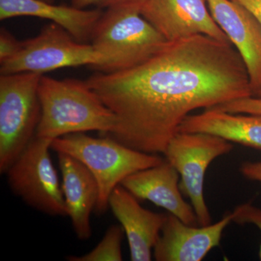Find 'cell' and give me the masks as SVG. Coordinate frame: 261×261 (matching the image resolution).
<instances>
[{
  "mask_svg": "<svg viewBox=\"0 0 261 261\" xmlns=\"http://www.w3.org/2000/svg\"><path fill=\"white\" fill-rule=\"evenodd\" d=\"M87 82L116 116L106 135L150 154L163 153L192 111L252 96L236 48L205 35L168 42L142 64Z\"/></svg>",
  "mask_w": 261,
  "mask_h": 261,
  "instance_id": "cell-1",
  "label": "cell"
},
{
  "mask_svg": "<svg viewBox=\"0 0 261 261\" xmlns=\"http://www.w3.org/2000/svg\"><path fill=\"white\" fill-rule=\"evenodd\" d=\"M41 116L36 137L55 140L86 132L111 133L116 125L114 113L89 87L87 81L58 80L42 75L39 85Z\"/></svg>",
  "mask_w": 261,
  "mask_h": 261,
  "instance_id": "cell-2",
  "label": "cell"
},
{
  "mask_svg": "<svg viewBox=\"0 0 261 261\" xmlns=\"http://www.w3.org/2000/svg\"><path fill=\"white\" fill-rule=\"evenodd\" d=\"M91 44L102 56V73L129 69L142 64L166 47L168 41L135 6L108 8L94 27Z\"/></svg>",
  "mask_w": 261,
  "mask_h": 261,
  "instance_id": "cell-3",
  "label": "cell"
},
{
  "mask_svg": "<svg viewBox=\"0 0 261 261\" xmlns=\"http://www.w3.org/2000/svg\"><path fill=\"white\" fill-rule=\"evenodd\" d=\"M51 149L75 158L92 173L99 187L95 209L99 214L107 210L111 193L127 176L164 161L156 154L130 148L107 135L94 138L84 133L70 134L53 140Z\"/></svg>",
  "mask_w": 261,
  "mask_h": 261,
  "instance_id": "cell-4",
  "label": "cell"
},
{
  "mask_svg": "<svg viewBox=\"0 0 261 261\" xmlns=\"http://www.w3.org/2000/svg\"><path fill=\"white\" fill-rule=\"evenodd\" d=\"M41 74L0 75V172L7 170L35 136L41 116Z\"/></svg>",
  "mask_w": 261,
  "mask_h": 261,
  "instance_id": "cell-5",
  "label": "cell"
},
{
  "mask_svg": "<svg viewBox=\"0 0 261 261\" xmlns=\"http://www.w3.org/2000/svg\"><path fill=\"white\" fill-rule=\"evenodd\" d=\"M102 56L91 44L80 42L58 24L45 25L35 37L22 42L20 50L3 63L1 74L44 73L68 67L89 65L97 69Z\"/></svg>",
  "mask_w": 261,
  "mask_h": 261,
  "instance_id": "cell-6",
  "label": "cell"
},
{
  "mask_svg": "<svg viewBox=\"0 0 261 261\" xmlns=\"http://www.w3.org/2000/svg\"><path fill=\"white\" fill-rule=\"evenodd\" d=\"M51 142L34 136L5 173L12 191L25 203L46 214L68 216L62 186L49 153Z\"/></svg>",
  "mask_w": 261,
  "mask_h": 261,
  "instance_id": "cell-7",
  "label": "cell"
},
{
  "mask_svg": "<svg viewBox=\"0 0 261 261\" xmlns=\"http://www.w3.org/2000/svg\"><path fill=\"white\" fill-rule=\"evenodd\" d=\"M229 141L205 133L178 132L168 142L163 154L181 176V192L191 201L199 226L211 224V216L204 198V178L211 162L229 153Z\"/></svg>",
  "mask_w": 261,
  "mask_h": 261,
  "instance_id": "cell-8",
  "label": "cell"
},
{
  "mask_svg": "<svg viewBox=\"0 0 261 261\" xmlns=\"http://www.w3.org/2000/svg\"><path fill=\"white\" fill-rule=\"evenodd\" d=\"M207 5V0H147L141 14L168 42L205 35L231 42L215 21Z\"/></svg>",
  "mask_w": 261,
  "mask_h": 261,
  "instance_id": "cell-9",
  "label": "cell"
},
{
  "mask_svg": "<svg viewBox=\"0 0 261 261\" xmlns=\"http://www.w3.org/2000/svg\"><path fill=\"white\" fill-rule=\"evenodd\" d=\"M215 21L243 58L252 97H261V24L246 8L233 0H207Z\"/></svg>",
  "mask_w": 261,
  "mask_h": 261,
  "instance_id": "cell-10",
  "label": "cell"
},
{
  "mask_svg": "<svg viewBox=\"0 0 261 261\" xmlns=\"http://www.w3.org/2000/svg\"><path fill=\"white\" fill-rule=\"evenodd\" d=\"M232 221V214L219 222L205 226H190L174 215L167 214L154 247L158 261H201L214 247L219 246L225 228Z\"/></svg>",
  "mask_w": 261,
  "mask_h": 261,
  "instance_id": "cell-11",
  "label": "cell"
},
{
  "mask_svg": "<svg viewBox=\"0 0 261 261\" xmlns=\"http://www.w3.org/2000/svg\"><path fill=\"white\" fill-rule=\"evenodd\" d=\"M179 173L166 161L127 176L121 185L136 198L150 201L174 215L185 224L198 226L193 207L182 197Z\"/></svg>",
  "mask_w": 261,
  "mask_h": 261,
  "instance_id": "cell-12",
  "label": "cell"
},
{
  "mask_svg": "<svg viewBox=\"0 0 261 261\" xmlns=\"http://www.w3.org/2000/svg\"><path fill=\"white\" fill-rule=\"evenodd\" d=\"M135 196L121 185L114 189L109 207L126 233L132 261H149L167 214L144 208Z\"/></svg>",
  "mask_w": 261,
  "mask_h": 261,
  "instance_id": "cell-13",
  "label": "cell"
},
{
  "mask_svg": "<svg viewBox=\"0 0 261 261\" xmlns=\"http://www.w3.org/2000/svg\"><path fill=\"white\" fill-rule=\"evenodd\" d=\"M58 154L68 216L77 238L89 240L92 235L91 214L95 210L99 199L97 182L80 161L68 154Z\"/></svg>",
  "mask_w": 261,
  "mask_h": 261,
  "instance_id": "cell-14",
  "label": "cell"
},
{
  "mask_svg": "<svg viewBox=\"0 0 261 261\" xmlns=\"http://www.w3.org/2000/svg\"><path fill=\"white\" fill-rule=\"evenodd\" d=\"M102 13V10L98 8L81 9L44 0H0V20L20 16L46 19L61 25L75 40L84 43L90 41Z\"/></svg>",
  "mask_w": 261,
  "mask_h": 261,
  "instance_id": "cell-15",
  "label": "cell"
},
{
  "mask_svg": "<svg viewBox=\"0 0 261 261\" xmlns=\"http://www.w3.org/2000/svg\"><path fill=\"white\" fill-rule=\"evenodd\" d=\"M178 132L210 134L261 150V114L231 113L209 108L187 116Z\"/></svg>",
  "mask_w": 261,
  "mask_h": 261,
  "instance_id": "cell-16",
  "label": "cell"
},
{
  "mask_svg": "<svg viewBox=\"0 0 261 261\" xmlns=\"http://www.w3.org/2000/svg\"><path fill=\"white\" fill-rule=\"evenodd\" d=\"M124 230L121 226L113 225L108 228L104 238L92 251L81 256H68L70 261L123 260L121 243Z\"/></svg>",
  "mask_w": 261,
  "mask_h": 261,
  "instance_id": "cell-17",
  "label": "cell"
},
{
  "mask_svg": "<svg viewBox=\"0 0 261 261\" xmlns=\"http://www.w3.org/2000/svg\"><path fill=\"white\" fill-rule=\"evenodd\" d=\"M212 108L231 113L261 114V97L240 98Z\"/></svg>",
  "mask_w": 261,
  "mask_h": 261,
  "instance_id": "cell-18",
  "label": "cell"
},
{
  "mask_svg": "<svg viewBox=\"0 0 261 261\" xmlns=\"http://www.w3.org/2000/svg\"><path fill=\"white\" fill-rule=\"evenodd\" d=\"M232 221L240 225L254 224L261 231V209L250 203L242 204L235 207L232 212ZM259 257L261 260V245Z\"/></svg>",
  "mask_w": 261,
  "mask_h": 261,
  "instance_id": "cell-19",
  "label": "cell"
},
{
  "mask_svg": "<svg viewBox=\"0 0 261 261\" xmlns=\"http://www.w3.org/2000/svg\"><path fill=\"white\" fill-rule=\"evenodd\" d=\"M70 5L81 9H108L118 6H135L142 9L147 0H69Z\"/></svg>",
  "mask_w": 261,
  "mask_h": 261,
  "instance_id": "cell-20",
  "label": "cell"
},
{
  "mask_svg": "<svg viewBox=\"0 0 261 261\" xmlns=\"http://www.w3.org/2000/svg\"><path fill=\"white\" fill-rule=\"evenodd\" d=\"M22 42L18 40L6 29L1 28L0 30V63L10 59L21 47Z\"/></svg>",
  "mask_w": 261,
  "mask_h": 261,
  "instance_id": "cell-21",
  "label": "cell"
},
{
  "mask_svg": "<svg viewBox=\"0 0 261 261\" xmlns=\"http://www.w3.org/2000/svg\"><path fill=\"white\" fill-rule=\"evenodd\" d=\"M240 172L247 179L261 184V161L259 162H244L240 168Z\"/></svg>",
  "mask_w": 261,
  "mask_h": 261,
  "instance_id": "cell-22",
  "label": "cell"
},
{
  "mask_svg": "<svg viewBox=\"0 0 261 261\" xmlns=\"http://www.w3.org/2000/svg\"><path fill=\"white\" fill-rule=\"evenodd\" d=\"M233 1L240 3L250 10L261 24V0H233Z\"/></svg>",
  "mask_w": 261,
  "mask_h": 261,
  "instance_id": "cell-23",
  "label": "cell"
},
{
  "mask_svg": "<svg viewBox=\"0 0 261 261\" xmlns=\"http://www.w3.org/2000/svg\"><path fill=\"white\" fill-rule=\"evenodd\" d=\"M44 1L48 2V3H55L57 0H44Z\"/></svg>",
  "mask_w": 261,
  "mask_h": 261,
  "instance_id": "cell-24",
  "label": "cell"
}]
</instances>
